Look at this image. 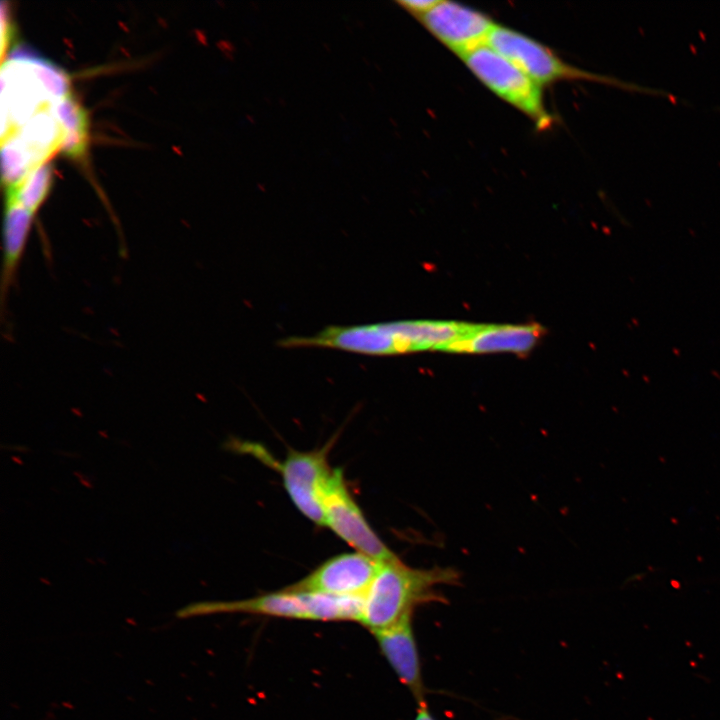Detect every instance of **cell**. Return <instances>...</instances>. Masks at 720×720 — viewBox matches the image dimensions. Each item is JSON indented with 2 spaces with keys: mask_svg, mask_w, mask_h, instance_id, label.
Wrapping results in <instances>:
<instances>
[{
  "mask_svg": "<svg viewBox=\"0 0 720 720\" xmlns=\"http://www.w3.org/2000/svg\"><path fill=\"white\" fill-rule=\"evenodd\" d=\"M460 575L453 568H412L398 557L381 562L364 595L360 624L371 633L388 628L426 603H446L440 586H455Z\"/></svg>",
  "mask_w": 720,
  "mask_h": 720,
  "instance_id": "6da1fadb",
  "label": "cell"
},
{
  "mask_svg": "<svg viewBox=\"0 0 720 720\" xmlns=\"http://www.w3.org/2000/svg\"><path fill=\"white\" fill-rule=\"evenodd\" d=\"M364 597H341L322 593L294 590L262 594L237 601L199 602L178 612L186 618L214 613H245L252 615L315 620L360 622Z\"/></svg>",
  "mask_w": 720,
  "mask_h": 720,
  "instance_id": "7a4b0ae2",
  "label": "cell"
},
{
  "mask_svg": "<svg viewBox=\"0 0 720 720\" xmlns=\"http://www.w3.org/2000/svg\"><path fill=\"white\" fill-rule=\"evenodd\" d=\"M473 324L439 320H404L347 325L340 335L346 352L385 356L441 350L467 334Z\"/></svg>",
  "mask_w": 720,
  "mask_h": 720,
  "instance_id": "3957f363",
  "label": "cell"
},
{
  "mask_svg": "<svg viewBox=\"0 0 720 720\" xmlns=\"http://www.w3.org/2000/svg\"><path fill=\"white\" fill-rule=\"evenodd\" d=\"M540 85L560 80L587 79L613 84L624 89L656 93L631 82L580 70L563 62L549 48L513 29L495 24L487 43Z\"/></svg>",
  "mask_w": 720,
  "mask_h": 720,
  "instance_id": "277c9868",
  "label": "cell"
},
{
  "mask_svg": "<svg viewBox=\"0 0 720 720\" xmlns=\"http://www.w3.org/2000/svg\"><path fill=\"white\" fill-rule=\"evenodd\" d=\"M460 58L482 83L526 114L538 128L551 126L552 118L545 108L541 85L506 57L485 44Z\"/></svg>",
  "mask_w": 720,
  "mask_h": 720,
  "instance_id": "5b68a950",
  "label": "cell"
},
{
  "mask_svg": "<svg viewBox=\"0 0 720 720\" xmlns=\"http://www.w3.org/2000/svg\"><path fill=\"white\" fill-rule=\"evenodd\" d=\"M265 462L280 472L296 508L313 523L325 526L323 500L334 471L327 460V448L309 452L291 450L281 462L272 459Z\"/></svg>",
  "mask_w": 720,
  "mask_h": 720,
  "instance_id": "8992f818",
  "label": "cell"
},
{
  "mask_svg": "<svg viewBox=\"0 0 720 720\" xmlns=\"http://www.w3.org/2000/svg\"><path fill=\"white\" fill-rule=\"evenodd\" d=\"M325 526L357 552L385 562L397 556L373 531L351 496L340 469H334L323 500Z\"/></svg>",
  "mask_w": 720,
  "mask_h": 720,
  "instance_id": "52a82bcc",
  "label": "cell"
},
{
  "mask_svg": "<svg viewBox=\"0 0 720 720\" xmlns=\"http://www.w3.org/2000/svg\"><path fill=\"white\" fill-rule=\"evenodd\" d=\"M381 562L360 552L334 556L288 587L341 597H364Z\"/></svg>",
  "mask_w": 720,
  "mask_h": 720,
  "instance_id": "ba28073f",
  "label": "cell"
},
{
  "mask_svg": "<svg viewBox=\"0 0 720 720\" xmlns=\"http://www.w3.org/2000/svg\"><path fill=\"white\" fill-rule=\"evenodd\" d=\"M419 19L459 57L485 45L495 25L487 15L452 1H438Z\"/></svg>",
  "mask_w": 720,
  "mask_h": 720,
  "instance_id": "9c48e42d",
  "label": "cell"
},
{
  "mask_svg": "<svg viewBox=\"0 0 720 720\" xmlns=\"http://www.w3.org/2000/svg\"><path fill=\"white\" fill-rule=\"evenodd\" d=\"M382 655L399 681L410 691L417 705L427 702L418 646L412 627V616L372 633Z\"/></svg>",
  "mask_w": 720,
  "mask_h": 720,
  "instance_id": "30bf717a",
  "label": "cell"
},
{
  "mask_svg": "<svg viewBox=\"0 0 720 720\" xmlns=\"http://www.w3.org/2000/svg\"><path fill=\"white\" fill-rule=\"evenodd\" d=\"M539 324L475 325L460 339L442 349L455 353L513 352L528 353L544 336Z\"/></svg>",
  "mask_w": 720,
  "mask_h": 720,
  "instance_id": "8fae6325",
  "label": "cell"
},
{
  "mask_svg": "<svg viewBox=\"0 0 720 720\" xmlns=\"http://www.w3.org/2000/svg\"><path fill=\"white\" fill-rule=\"evenodd\" d=\"M34 213L19 204H5L1 298L9 293L23 258Z\"/></svg>",
  "mask_w": 720,
  "mask_h": 720,
  "instance_id": "7c38bea8",
  "label": "cell"
},
{
  "mask_svg": "<svg viewBox=\"0 0 720 720\" xmlns=\"http://www.w3.org/2000/svg\"><path fill=\"white\" fill-rule=\"evenodd\" d=\"M55 114L63 130L61 150L73 158L83 156L89 138L86 110L68 93L56 103Z\"/></svg>",
  "mask_w": 720,
  "mask_h": 720,
  "instance_id": "4fadbf2b",
  "label": "cell"
},
{
  "mask_svg": "<svg viewBox=\"0 0 720 720\" xmlns=\"http://www.w3.org/2000/svg\"><path fill=\"white\" fill-rule=\"evenodd\" d=\"M51 179V167L39 166L20 182L6 187L5 204H19L35 213L48 194Z\"/></svg>",
  "mask_w": 720,
  "mask_h": 720,
  "instance_id": "5bb4252c",
  "label": "cell"
},
{
  "mask_svg": "<svg viewBox=\"0 0 720 720\" xmlns=\"http://www.w3.org/2000/svg\"><path fill=\"white\" fill-rule=\"evenodd\" d=\"M397 3L409 13L418 18L427 13L437 3V0H402Z\"/></svg>",
  "mask_w": 720,
  "mask_h": 720,
  "instance_id": "9a60e30c",
  "label": "cell"
},
{
  "mask_svg": "<svg viewBox=\"0 0 720 720\" xmlns=\"http://www.w3.org/2000/svg\"><path fill=\"white\" fill-rule=\"evenodd\" d=\"M414 720H436V718L430 713L427 702L417 705Z\"/></svg>",
  "mask_w": 720,
  "mask_h": 720,
  "instance_id": "2e32d148",
  "label": "cell"
}]
</instances>
